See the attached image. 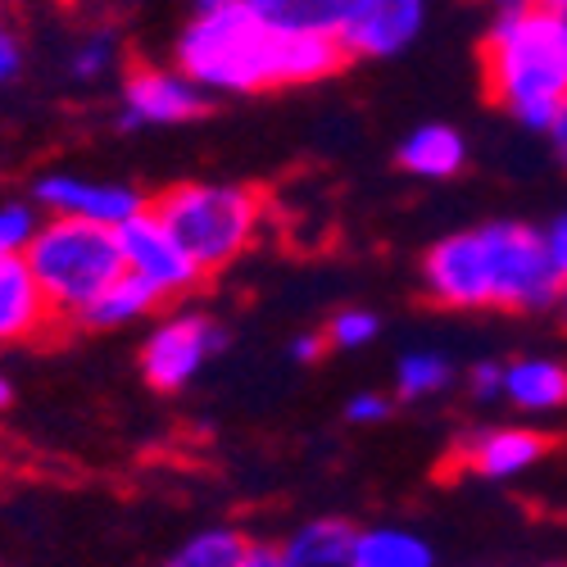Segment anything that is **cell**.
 <instances>
[{
	"label": "cell",
	"instance_id": "cell-1",
	"mask_svg": "<svg viewBox=\"0 0 567 567\" xmlns=\"http://www.w3.org/2000/svg\"><path fill=\"white\" fill-rule=\"evenodd\" d=\"M350 51L327 28L277 23L250 0L196 10L177 37V69L205 91H272L309 86L341 73Z\"/></svg>",
	"mask_w": 567,
	"mask_h": 567
},
{
	"label": "cell",
	"instance_id": "cell-2",
	"mask_svg": "<svg viewBox=\"0 0 567 567\" xmlns=\"http://www.w3.org/2000/svg\"><path fill=\"white\" fill-rule=\"evenodd\" d=\"M422 287L445 309H554L563 272L549 259L545 231L527 223H486L436 241L422 259Z\"/></svg>",
	"mask_w": 567,
	"mask_h": 567
},
{
	"label": "cell",
	"instance_id": "cell-3",
	"mask_svg": "<svg viewBox=\"0 0 567 567\" xmlns=\"http://www.w3.org/2000/svg\"><path fill=\"white\" fill-rule=\"evenodd\" d=\"M482 86L523 127L549 132L567 96V28L540 6L499 10L482 41Z\"/></svg>",
	"mask_w": 567,
	"mask_h": 567
},
{
	"label": "cell",
	"instance_id": "cell-4",
	"mask_svg": "<svg viewBox=\"0 0 567 567\" xmlns=\"http://www.w3.org/2000/svg\"><path fill=\"white\" fill-rule=\"evenodd\" d=\"M23 255L41 281L45 300H51L55 318H82L91 300L127 272L118 227L69 218V214H51V223H41Z\"/></svg>",
	"mask_w": 567,
	"mask_h": 567
},
{
	"label": "cell",
	"instance_id": "cell-5",
	"mask_svg": "<svg viewBox=\"0 0 567 567\" xmlns=\"http://www.w3.org/2000/svg\"><path fill=\"white\" fill-rule=\"evenodd\" d=\"M151 209L168 223V231L205 272H218L236 255H246V246L255 241L264 196L255 186H231V182H182L159 192Z\"/></svg>",
	"mask_w": 567,
	"mask_h": 567
},
{
	"label": "cell",
	"instance_id": "cell-6",
	"mask_svg": "<svg viewBox=\"0 0 567 567\" xmlns=\"http://www.w3.org/2000/svg\"><path fill=\"white\" fill-rule=\"evenodd\" d=\"M118 246H123L127 272L146 277L164 300H173L182 291H196L200 277H205V268L186 255V246L168 231V223L151 205L136 209L127 223H118Z\"/></svg>",
	"mask_w": 567,
	"mask_h": 567
},
{
	"label": "cell",
	"instance_id": "cell-7",
	"mask_svg": "<svg viewBox=\"0 0 567 567\" xmlns=\"http://www.w3.org/2000/svg\"><path fill=\"white\" fill-rule=\"evenodd\" d=\"M227 346L223 327L200 318V313H182L159 322L155 332L141 346V372L155 391H182L186 382H196V372Z\"/></svg>",
	"mask_w": 567,
	"mask_h": 567
},
{
	"label": "cell",
	"instance_id": "cell-8",
	"mask_svg": "<svg viewBox=\"0 0 567 567\" xmlns=\"http://www.w3.org/2000/svg\"><path fill=\"white\" fill-rule=\"evenodd\" d=\"M123 127H168L192 123L209 110V91L182 69L136 64L123 78Z\"/></svg>",
	"mask_w": 567,
	"mask_h": 567
},
{
	"label": "cell",
	"instance_id": "cell-9",
	"mask_svg": "<svg viewBox=\"0 0 567 567\" xmlns=\"http://www.w3.org/2000/svg\"><path fill=\"white\" fill-rule=\"evenodd\" d=\"M427 23V0H354L337 37L350 60H391L409 51Z\"/></svg>",
	"mask_w": 567,
	"mask_h": 567
},
{
	"label": "cell",
	"instance_id": "cell-10",
	"mask_svg": "<svg viewBox=\"0 0 567 567\" xmlns=\"http://www.w3.org/2000/svg\"><path fill=\"white\" fill-rule=\"evenodd\" d=\"M37 205L45 214H69V218H91V223H127L136 209H146L136 192L114 182H91V177H73V173H45L37 182Z\"/></svg>",
	"mask_w": 567,
	"mask_h": 567
},
{
	"label": "cell",
	"instance_id": "cell-11",
	"mask_svg": "<svg viewBox=\"0 0 567 567\" xmlns=\"http://www.w3.org/2000/svg\"><path fill=\"white\" fill-rule=\"evenodd\" d=\"M55 322L28 255H0V346L32 341Z\"/></svg>",
	"mask_w": 567,
	"mask_h": 567
},
{
	"label": "cell",
	"instance_id": "cell-12",
	"mask_svg": "<svg viewBox=\"0 0 567 567\" xmlns=\"http://www.w3.org/2000/svg\"><path fill=\"white\" fill-rule=\"evenodd\" d=\"M549 454V436L532 432V427H495V432H477L463 445V458L472 472L482 477H513V472H527L532 463H540Z\"/></svg>",
	"mask_w": 567,
	"mask_h": 567
},
{
	"label": "cell",
	"instance_id": "cell-13",
	"mask_svg": "<svg viewBox=\"0 0 567 567\" xmlns=\"http://www.w3.org/2000/svg\"><path fill=\"white\" fill-rule=\"evenodd\" d=\"M467 159L463 136L445 123H422L400 141V168L413 177H454Z\"/></svg>",
	"mask_w": 567,
	"mask_h": 567
},
{
	"label": "cell",
	"instance_id": "cell-14",
	"mask_svg": "<svg viewBox=\"0 0 567 567\" xmlns=\"http://www.w3.org/2000/svg\"><path fill=\"white\" fill-rule=\"evenodd\" d=\"M354 540L359 532L341 517H318L305 523L287 545H281V563L287 567H341L354 563Z\"/></svg>",
	"mask_w": 567,
	"mask_h": 567
},
{
	"label": "cell",
	"instance_id": "cell-15",
	"mask_svg": "<svg viewBox=\"0 0 567 567\" xmlns=\"http://www.w3.org/2000/svg\"><path fill=\"white\" fill-rule=\"evenodd\" d=\"M504 400H513L517 409H563L567 404V368L554 359H523L504 368Z\"/></svg>",
	"mask_w": 567,
	"mask_h": 567
},
{
	"label": "cell",
	"instance_id": "cell-16",
	"mask_svg": "<svg viewBox=\"0 0 567 567\" xmlns=\"http://www.w3.org/2000/svg\"><path fill=\"white\" fill-rule=\"evenodd\" d=\"M155 305H164V296L151 287V281L136 277V272H123L118 281H110V287L91 300V309L78 322L82 327H123V322L146 318Z\"/></svg>",
	"mask_w": 567,
	"mask_h": 567
},
{
	"label": "cell",
	"instance_id": "cell-17",
	"mask_svg": "<svg viewBox=\"0 0 567 567\" xmlns=\"http://www.w3.org/2000/svg\"><path fill=\"white\" fill-rule=\"evenodd\" d=\"M432 545L400 532V527H372L354 540V567H432Z\"/></svg>",
	"mask_w": 567,
	"mask_h": 567
},
{
	"label": "cell",
	"instance_id": "cell-18",
	"mask_svg": "<svg viewBox=\"0 0 567 567\" xmlns=\"http://www.w3.org/2000/svg\"><path fill=\"white\" fill-rule=\"evenodd\" d=\"M246 554H250V540L231 527H209V532H196L186 540L173 563L177 567H246Z\"/></svg>",
	"mask_w": 567,
	"mask_h": 567
},
{
	"label": "cell",
	"instance_id": "cell-19",
	"mask_svg": "<svg viewBox=\"0 0 567 567\" xmlns=\"http://www.w3.org/2000/svg\"><path fill=\"white\" fill-rule=\"evenodd\" d=\"M450 386V363L445 354H432V350H413L400 359L395 368V391L400 400H427V395H441Z\"/></svg>",
	"mask_w": 567,
	"mask_h": 567
},
{
	"label": "cell",
	"instance_id": "cell-20",
	"mask_svg": "<svg viewBox=\"0 0 567 567\" xmlns=\"http://www.w3.org/2000/svg\"><path fill=\"white\" fill-rule=\"evenodd\" d=\"M377 332H382V318L368 313V309H341L332 322H327V341H332V350H359V346L377 341Z\"/></svg>",
	"mask_w": 567,
	"mask_h": 567
},
{
	"label": "cell",
	"instance_id": "cell-21",
	"mask_svg": "<svg viewBox=\"0 0 567 567\" xmlns=\"http://www.w3.org/2000/svg\"><path fill=\"white\" fill-rule=\"evenodd\" d=\"M114 64H118V45H114V37H110V32H96V37H86L78 51H73L69 73H73L78 82H96V78H105Z\"/></svg>",
	"mask_w": 567,
	"mask_h": 567
},
{
	"label": "cell",
	"instance_id": "cell-22",
	"mask_svg": "<svg viewBox=\"0 0 567 567\" xmlns=\"http://www.w3.org/2000/svg\"><path fill=\"white\" fill-rule=\"evenodd\" d=\"M350 6H354V0H291L287 14H281V23H291V28H327V32H337Z\"/></svg>",
	"mask_w": 567,
	"mask_h": 567
},
{
	"label": "cell",
	"instance_id": "cell-23",
	"mask_svg": "<svg viewBox=\"0 0 567 567\" xmlns=\"http://www.w3.org/2000/svg\"><path fill=\"white\" fill-rule=\"evenodd\" d=\"M37 227L41 223L32 205H0V255H23Z\"/></svg>",
	"mask_w": 567,
	"mask_h": 567
},
{
	"label": "cell",
	"instance_id": "cell-24",
	"mask_svg": "<svg viewBox=\"0 0 567 567\" xmlns=\"http://www.w3.org/2000/svg\"><path fill=\"white\" fill-rule=\"evenodd\" d=\"M467 386H472L477 400H499L504 395V368L499 363H477L472 377H467Z\"/></svg>",
	"mask_w": 567,
	"mask_h": 567
},
{
	"label": "cell",
	"instance_id": "cell-25",
	"mask_svg": "<svg viewBox=\"0 0 567 567\" xmlns=\"http://www.w3.org/2000/svg\"><path fill=\"white\" fill-rule=\"evenodd\" d=\"M19 64H23V51H19V37L0 23V86L6 82H14V73H19Z\"/></svg>",
	"mask_w": 567,
	"mask_h": 567
},
{
	"label": "cell",
	"instance_id": "cell-26",
	"mask_svg": "<svg viewBox=\"0 0 567 567\" xmlns=\"http://www.w3.org/2000/svg\"><path fill=\"white\" fill-rule=\"evenodd\" d=\"M386 409H391V404H386L382 395H368V391H363V395H354V400L346 404V417H350V422H382Z\"/></svg>",
	"mask_w": 567,
	"mask_h": 567
},
{
	"label": "cell",
	"instance_id": "cell-27",
	"mask_svg": "<svg viewBox=\"0 0 567 567\" xmlns=\"http://www.w3.org/2000/svg\"><path fill=\"white\" fill-rule=\"evenodd\" d=\"M545 246H549V259L558 264V272L567 277V214H558V218L545 227Z\"/></svg>",
	"mask_w": 567,
	"mask_h": 567
},
{
	"label": "cell",
	"instance_id": "cell-28",
	"mask_svg": "<svg viewBox=\"0 0 567 567\" xmlns=\"http://www.w3.org/2000/svg\"><path fill=\"white\" fill-rule=\"evenodd\" d=\"M327 350H332V341H327V332H322V337H300V341L291 346V359H296V363H318Z\"/></svg>",
	"mask_w": 567,
	"mask_h": 567
},
{
	"label": "cell",
	"instance_id": "cell-29",
	"mask_svg": "<svg viewBox=\"0 0 567 567\" xmlns=\"http://www.w3.org/2000/svg\"><path fill=\"white\" fill-rule=\"evenodd\" d=\"M549 136H554V155H558V164L567 168V96H563V105H558V118H554Z\"/></svg>",
	"mask_w": 567,
	"mask_h": 567
},
{
	"label": "cell",
	"instance_id": "cell-30",
	"mask_svg": "<svg viewBox=\"0 0 567 567\" xmlns=\"http://www.w3.org/2000/svg\"><path fill=\"white\" fill-rule=\"evenodd\" d=\"M246 567H287V563H281V549H264V545H250V554H246Z\"/></svg>",
	"mask_w": 567,
	"mask_h": 567
},
{
	"label": "cell",
	"instance_id": "cell-31",
	"mask_svg": "<svg viewBox=\"0 0 567 567\" xmlns=\"http://www.w3.org/2000/svg\"><path fill=\"white\" fill-rule=\"evenodd\" d=\"M536 6H540L545 14H554V19L567 28V0H536Z\"/></svg>",
	"mask_w": 567,
	"mask_h": 567
},
{
	"label": "cell",
	"instance_id": "cell-32",
	"mask_svg": "<svg viewBox=\"0 0 567 567\" xmlns=\"http://www.w3.org/2000/svg\"><path fill=\"white\" fill-rule=\"evenodd\" d=\"M554 309H558V318H563V327H567V277H563V291H558V305H554Z\"/></svg>",
	"mask_w": 567,
	"mask_h": 567
},
{
	"label": "cell",
	"instance_id": "cell-33",
	"mask_svg": "<svg viewBox=\"0 0 567 567\" xmlns=\"http://www.w3.org/2000/svg\"><path fill=\"white\" fill-rule=\"evenodd\" d=\"M10 400H14V386H10V382H6V377H0V409H6V404H10Z\"/></svg>",
	"mask_w": 567,
	"mask_h": 567
},
{
	"label": "cell",
	"instance_id": "cell-34",
	"mask_svg": "<svg viewBox=\"0 0 567 567\" xmlns=\"http://www.w3.org/2000/svg\"><path fill=\"white\" fill-rule=\"evenodd\" d=\"M499 10H523V6H536V0H495Z\"/></svg>",
	"mask_w": 567,
	"mask_h": 567
},
{
	"label": "cell",
	"instance_id": "cell-35",
	"mask_svg": "<svg viewBox=\"0 0 567 567\" xmlns=\"http://www.w3.org/2000/svg\"><path fill=\"white\" fill-rule=\"evenodd\" d=\"M214 6H231V0H196V10H214Z\"/></svg>",
	"mask_w": 567,
	"mask_h": 567
}]
</instances>
